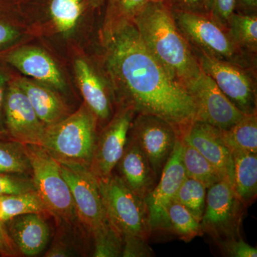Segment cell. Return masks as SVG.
<instances>
[{
    "instance_id": "obj_8",
    "label": "cell",
    "mask_w": 257,
    "mask_h": 257,
    "mask_svg": "<svg viewBox=\"0 0 257 257\" xmlns=\"http://www.w3.org/2000/svg\"><path fill=\"white\" fill-rule=\"evenodd\" d=\"M58 162L61 174L70 189L77 221L92 234L108 221L98 179L89 167Z\"/></svg>"
},
{
    "instance_id": "obj_12",
    "label": "cell",
    "mask_w": 257,
    "mask_h": 257,
    "mask_svg": "<svg viewBox=\"0 0 257 257\" xmlns=\"http://www.w3.org/2000/svg\"><path fill=\"white\" fill-rule=\"evenodd\" d=\"M133 108L123 106L97 135L90 168L97 179L107 178L116 168L127 143L135 114Z\"/></svg>"
},
{
    "instance_id": "obj_28",
    "label": "cell",
    "mask_w": 257,
    "mask_h": 257,
    "mask_svg": "<svg viewBox=\"0 0 257 257\" xmlns=\"http://www.w3.org/2000/svg\"><path fill=\"white\" fill-rule=\"evenodd\" d=\"M207 190L200 182L187 177L181 184L174 200L182 204L198 221H201L205 209Z\"/></svg>"
},
{
    "instance_id": "obj_15",
    "label": "cell",
    "mask_w": 257,
    "mask_h": 257,
    "mask_svg": "<svg viewBox=\"0 0 257 257\" xmlns=\"http://www.w3.org/2000/svg\"><path fill=\"white\" fill-rule=\"evenodd\" d=\"M180 138L197 150L224 176L231 178L232 156L223 139L221 130L195 119L180 135Z\"/></svg>"
},
{
    "instance_id": "obj_42",
    "label": "cell",
    "mask_w": 257,
    "mask_h": 257,
    "mask_svg": "<svg viewBox=\"0 0 257 257\" xmlns=\"http://www.w3.org/2000/svg\"><path fill=\"white\" fill-rule=\"evenodd\" d=\"M149 1H150V3H165L166 0H149Z\"/></svg>"
},
{
    "instance_id": "obj_25",
    "label": "cell",
    "mask_w": 257,
    "mask_h": 257,
    "mask_svg": "<svg viewBox=\"0 0 257 257\" xmlns=\"http://www.w3.org/2000/svg\"><path fill=\"white\" fill-rule=\"evenodd\" d=\"M229 36L239 48L256 52L257 18L256 14L233 13L228 20Z\"/></svg>"
},
{
    "instance_id": "obj_26",
    "label": "cell",
    "mask_w": 257,
    "mask_h": 257,
    "mask_svg": "<svg viewBox=\"0 0 257 257\" xmlns=\"http://www.w3.org/2000/svg\"><path fill=\"white\" fill-rule=\"evenodd\" d=\"M0 172L31 176V166L25 145L0 138Z\"/></svg>"
},
{
    "instance_id": "obj_13",
    "label": "cell",
    "mask_w": 257,
    "mask_h": 257,
    "mask_svg": "<svg viewBox=\"0 0 257 257\" xmlns=\"http://www.w3.org/2000/svg\"><path fill=\"white\" fill-rule=\"evenodd\" d=\"M4 116L5 128L10 140L23 145L41 146L46 127L15 82L10 83L7 87Z\"/></svg>"
},
{
    "instance_id": "obj_21",
    "label": "cell",
    "mask_w": 257,
    "mask_h": 257,
    "mask_svg": "<svg viewBox=\"0 0 257 257\" xmlns=\"http://www.w3.org/2000/svg\"><path fill=\"white\" fill-rule=\"evenodd\" d=\"M231 153L232 170L230 182L236 195L248 208L257 197V154Z\"/></svg>"
},
{
    "instance_id": "obj_16",
    "label": "cell",
    "mask_w": 257,
    "mask_h": 257,
    "mask_svg": "<svg viewBox=\"0 0 257 257\" xmlns=\"http://www.w3.org/2000/svg\"><path fill=\"white\" fill-rule=\"evenodd\" d=\"M116 167L117 175L125 185L144 200L158 182L146 155L130 133L124 151Z\"/></svg>"
},
{
    "instance_id": "obj_7",
    "label": "cell",
    "mask_w": 257,
    "mask_h": 257,
    "mask_svg": "<svg viewBox=\"0 0 257 257\" xmlns=\"http://www.w3.org/2000/svg\"><path fill=\"white\" fill-rule=\"evenodd\" d=\"M170 10L179 31L194 48L219 60L238 64L239 47L210 15Z\"/></svg>"
},
{
    "instance_id": "obj_31",
    "label": "cell",
    "mask_w": 257,
    "mask_h": 257,
    "mask_svg": "<svg viewBox=\"0 0 257 257\" xmlns=\"http://www.w3.org/2000/svg\"><path fill=\"white\" fill-rule=\"evenodd\" d=\"M35 192L31 176L0 172V195H17Z\"/></svg>"
},
{
    "instance_id": "obj_24",
    "label": "cell",
    "mask_w": 257,
    "mask_h": 257,
    "mask_svg": "<svg viewBox=\"0 0 257 257\" xmlns=\"http://www.w3.org/2000/svg\"><path fill=\"white\" fill-rule=\"evenodd\" d=\"M182 162L187 177L199 181L207 189L225 177L194 147L182 140Z\"/></svg>"
},
{
    "instance_id": "obj_14",
    "label": "cell",
    "mask_w": 257,
    "mask_h": 257,
    "mask_svg": "<svg viewBox=\"0 0 257 257\" xmlns=\"http://www.w3.org/2000/svg\"><path fill=\"white\" fill-rule=\"evenodd\" d=\"M182 140L179 137L156 186L145 199L152 233L165 231L167 207L175 199L181 184L187 177L182 165Z\"/></svg>"
},
{
    "instance_id": "obj_34",
    "label": "cell",
    "mask_w": 257,
    "mask_h": 257,
    "mask_svg": "<svg viewBox=\"0 0 257 257\" xmlns=\"http://www.w3.org/2000/svg\"><path fill=\"white\" fill-rule=\"evenodd\" d=\"M236 0H209L208 15L221 25H226L236 10Z\"/></svg>"
},
{
    "instance_id": "obj_36",
    "label": "cell",
    "mask_w": 257,
    "mask_h": 257,
    "mask_svg": "<svg viewBox=\"0 0 257 257\" xmlns=\"http://www.w3.org/2000/svg\"><path fill=\"white\" fill-rule=\"evenodd\" d=\"M21 256L16 245L10 237L4 221L0 219V256L16 257Z\"/></svg>"
},
{
    "instance_id": "obj_20",
    "label": "cell",
    "mask_w": 257,
    "mask_h": 257,
    "mask_svg": "<svg viewBox=\"0 0 257 257\" xmlns=\"http://www.w3.org/2000/svg\"><path fill=\"white\" fill-rule=\"evenodd\" d=\"M74 70L84 104L94 113L98 121L110 119L111 101L99 76L82 59L75 61Z\"/></svg>"
},
{
    "instance_id": "obj_40",
    "label": "cell",
    "mask_w": 257,
    "mask_h": 257,
    "mask_svg": "<svg viewBox=\"0 0 257 257\" xmlns=\"http://www.w3.org/2000/svg\"><path fill=\"white\" fill-rule=\"evenodd\" d=\"M18 36V32L8 24L0 22V47L14 41Z\"/></svg>"
},
{
    "instance_id": "obj_33",
    "label": "cell",
    "mask_w": 257,
    "mask_h": 257,
    "mask_svg": "<svg viewBox=\"0 0 257 257\" xmlns=\"http://www.w3.org/2000/svg\"><path fill=\"white\" fill-rule=\"evenodd\" d=\"M154 253L149 246L148 239L140 236H126L123 239V257H150Z\"/></svg>"
},
{
    "instance_id": "obj_23",
    "label": "cell",
    "mask_w": 257,
    "mask_h": 257,
    "mask_svg": "<svg viewBox=\"0 0 257 257\" xmlns=\"http://www.w3.org/2000/svg\"><path fill=\"white\" fill-rule=\"evenodd\" d=\"M164 231L175 234L184 242H189L194 238L204 234L200 221L175 200L167 207Z\"/></svg>"
},
{
    "instance_id": "obj_6",
    "label": "cell",
    "mask_w": 257,
    "mask_h": 257,
    "mask_svg": "<svg viewBox=\"0 0 257 257\" xmlns=\"http://www.w3.org/2000/svg\"><path fill=\"white\" fill-rule=\"evenodd\" d=\"M246 208L235 193L229 177H224L207 189L200 221L203 233L209 235L216 243L240 237Z\"/></svg>"
},
{
    "instance_id": "obj_41",
    "label": "cell",
    "mask_w": 257,
    "mask_h": 257,
    "mask_svg": "<svg viewBox=\"0 0 257 257\" xmlns=\"http://www.w3.org/2000/svg\"><path fill=\"white\" fill-rule=\"evenodd\" d=\"M239 8L243 13L254 14L257 8V0H236V9Z\"/></svg>"
},
{
    "instance_id": "obj_11",
    "label": "cell",
    "mask_w": 257,
    "mask_h": 257,
    "mask_svg": "<svg viewBox=\"0 0 257 257\" xmlns=\"http://www.w3.org/2000/svg\"><path fill=\"white\" fill-rule=\"evenodd\" d=\"M186 88L195 102L198 120L224 130L236 124L245 114L202 69Z\"/></svg>"
},
{
    "instance_id": "obj_29",
    "label": "cell",
    "mask_w": 257,
    "mask_h": 257,
    "mask_svg": "<svg viewBox=\"0 0 257 257\" xmlns=\"http://www.w3.org/2000/svg\"><path fill=\"white\" fill-rule=\"evenodd\" d=\"M82 0H52L50 12L57 30L68 35L75 28L82 13Z\"/></svg>"
},
{
    "instance_id": "obj_22",
    "label": "cell",
    "mask_w": 257,
    "mask_h": 257,
    "mask_svg": "<svg viewBox=\"0 0 257 257\" xmlns=\"http://www.w3.org/2000/svg\"><path fill=\"white\" fill-rule=\"evenodd\" d=\"M223 139L230 152L257 154L256 112L245 114L227 130H221Z\"/></svg>"
},
{
    "instance_id": "obj_17",
    "label": "cell",
    "mask_w": 257,
    "mask_h": 257,
    "mask_svg": "<svg viewBox=\"0 0 257 257\" xmlns=\"http://www.w3.org/2000/svg\"><path fill=\"white\" fill-rule=\"evenodd\" d=\"M8 233L20 254L37 256L50 239V228L40 213L21 214L5 221Z\"/></svg>"
},
{
    "instance_id": "obj_35",
    "label": "cell",
    "mask_w": 257,
    "mask_h": 257,
    "mask_svg": "<svg viewBox=\"0 0 257 257\" xmlns=\"http://www.w3.org/2000/svg\"><path fill=\"white\" fill-rule=\"evenodd\" d=\"M209 0H166L171 9L184 10L208 15Z\"/></svg>"
},
{
    "instance_id": "obj_1",
    "label": "cell",
    "mask_w": 257,
    "mask_h": 257,
    "mask_svg": "<svg viewBox=\"0 0 257 257\" xmlns=\"http://www.w3.org/2000/svg\"><path fill=\"white\" fill-rule=\"evenodd\" d=\"M106 47L108 70L124 106L167 120L179 135L197 119L192 96L149 52L135 24L124 22L113 29Z\"/></svg>"
},
{
    "instance_id": "obj_37",
    "label": "cell",
    "mask_w": 257,
    "mask_h": 257,
    "mask_svg": "<svg viewBox=\"0 0 257 257\" xmlns=\"http://www.w3.org/2000/svg\"><path fill=\"white\" fill-rule=\"evenodd\" d=\"M118 8L123 15L135 18L143 11L149 4V0H116Z\"/></svg>"
},
{
    "instance_id": "obj_32",
    "label": "cell",
    "mask_w": 257,
    "mask_h": 257,
    "mask_svg": "<svg viewBox=\"0 0 257 257\" xmlns=\"http://www.w3.org/2000/svg\"><path fill=\"white\" fill-rule=\"evenodd\" d=\"M216 244L221 251L227 256L231 257H256V247L248 244L240 236L219 241Z\"/></svg>"
},
{
    "instance_id": "obj_18",
    "label": "cell",
    "mask_w": 257,
    "mask_h": 257,
    "mask_svg": "<svg viewBox=\"0 0 257 257\" xmlns=\"http://www.w3.org/2000/svg\"><path fill=\"white\" fill-rule=\"evenodd\" d=\"M7 60L19 71L35 80L64 90L65 82L60 69L50 56L40 49L23 47L13 51Z\"/></svg>"
},
{
    "instance_id": "obj_39",
    "label": "cell",
    "mask_w": 257,
    "mask_h": 257,
    "mask_svg": "<svg viewBox=\"0 0 257 257\" xmlns=\"http://www.w3.org/2000/svg\"><path fill=\"white\" fill-rule=\"evenodd\" d=\"M73 251L67 243L57 240L52 243L48 251L45 253L47 257H67L73 256Z\"/></svg>"
},
{
    "instance_id": "obj_9",
    "label": "cell",
    "mask_w": 257,
    "mask_h": 257,
    "mask_svg": "<svg viewBox=\"0 0 257 257\" xmlns=\"http://www.w3.org/2000/svg\"><path fill=\"white\" fill-rule=\"evenodd\" d=\"M202 70L216 83L225 96L244 114L256 112V86L239 64L219 60L192 48Z\"/></svg>"
},
{
    "instance_id": "obj_4",
    "label": "cell",
    "mask_w": 257,
    "mask_h": 257,
    "mask_svg": "<svg viewBox=\"0 0 257 257\" xmlns=\"http://www.w3.org/2000/svg\"><path fill=\"white\" fill-rule=\"evenodd\" d=\"M35 192L43 203L47 214L58 223L77 220L70 189L60 170L59 162L43 147L25 145Z\"/></svg>"
},
{
    "instance_id": "obj_5",
    "label": "cell",
    "mask_w": 257,
    "mask_h": 257,
    "mask_svg": "<svg viewBox=\"0 0 257 257\" xmlns=\"http://www.w3.org/2000/svg\"><path fill=\"white\" fill-rule=\"evenodd\" d=\"M98 183L106 219L123 239H149L152 231L145 200L132 192L117 175L98 179Z\"/></svg>"
},
{
    "instance_id": "obj_27",
    "label": "cell",
    "mask_w": 257,
    "mask_h": 257,
    "mask_svg": "<svg viewBox=\"0 0 257 257\" xmlns=\"http://www.w3.org/2000/svg\"><path fill=\"white\" fill-rule=\"evenodd\" d=\"M28 213L47 214L46 209L36 192L17 195H0V219L8 220Z\"/></svg>"
},
{
    "instance_id": "obj_10",
    "label": "cell",
    "mask_w": 257,
    "mask_h": 257,
    "mask_svg": "<svg viewBox=\"0 0 257 257\" xmlns=\"http://www.w3.org/2000/svg\"><path fill=\"white\" fill-rule=\"evenodd\" d=\"M130 135L146 155L159 180L180 137L178 130L167 120L155 115L138 114L132 122Z\"/></svg>"
},
{
    "instance_id": "obj_30",
    "label": "cell",
    "mask_w": 257,
    "mask_h": 257,
    "mask_svg": "<svg viewBox=\"0 0 257 257\" xmlns=\"http://www.w3.org/2000/svg\"><path fill=\"white\" fill-rule=\"evenodd\" d=\"M94 257L121 256L123 238L107 221L92 233Z\"/></svg>"
},
{
    "instance_id": "obj_38",
    "label": "cell",
    "mask_w": 257,
    "mask_h": 257,
    "mask_svg": "<svg viewBox=\"0 0 257 257\" xmlns=\"http://www.w3.org/2000/svg\"><path fill=\"white\" fill-rule=\"evenodd\" d=\"M7 78L5 74L0 71V138L9 139L5 125L4 102L7 90Z\"/></svg>"
},
{
    "instance_id": "obj_2",
    "label": "cell",
    "mask_w": 257,
    "mask_h": 257,
    "mask_svg": "<svg viewBox=\"0 0 257 257\" xmlns=\"http://www.w3.org/2000/svg\"><path fill=\"white\" fill-rule=\"evenodd\" d=\"M144 45L177 82L187 87L200 73L199 62L165 3H149L133 19Z\"/></svg>"
},
{
    "instance_id": "obj_19",
    "label": "cell",
    "mask_w": 257,
    "mask_h": 257,
    "mask_svg": "<svg viewBox=\"0 0 257 257\" xmlns=\"http://www.w3.org/2000/svg\"><path fill=\"white\" fill-rule=\"evenodd\" d=\"M15 83L28 98L45 127L57 124L68 116L67 106L50 88L26 78L19 79Z\"/></svg>"
},
{
    "instance_id": "obj_3",
    "label": "cell",
    "mask_w": 257,
    "mask_h": 257,
    "mask_svg": "<svg viewBox=\"0 0 257 257\" xmlns=\"http://www.w3.org/2000/svg\"><path fill=\"white\" fill-rule=\"evenodd\" d=\"M98 119L85 104L47 126L41 146L57 162L89 167L97 138Z\"/></svg>"
}]
</instances>
